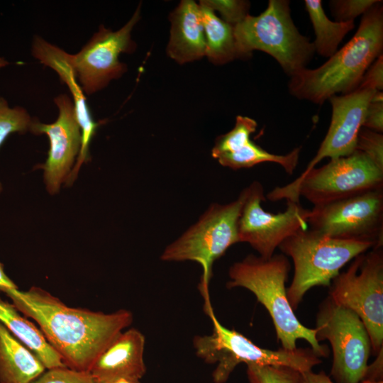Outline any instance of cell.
Masks as SVG:
<instances>
[{"mask_svg":"<svg viewBox=\"0 0 383 383\" xmlns=\"http://www.w3.org/2000/svg\"><path fill=\"white\" fill-rule=\"evenodd\" d=\"M14 307L31 318L69 368L90 371L92 365L133 321L131 311L111 313L72 308L48 292L32 287L5 293Z\"/></svg>","mask_w":383,"mask_h":383,"instance_id":"6da1fadb","label":"cell"},{"mask_svg":"<svg viewBox=\"0 0 383 383\" xmlns=\"http://www.w3.org/2000/svg\"><path fill=\"white\" fill-rule=\"evenodd\" d=\"M383 50V7L377 3L362 16L353 37L316 69L305 68L290 77L289 94L321 105L331 96L355 89Z\"/></svg>","mask_w":383,"mask_h":383,"instance_id":"7a4b0ae2","label":"cell"},{"mask_svg":"<svg viewBox=\"0 0 383 383\" xmlns=\"http://www.w3.org/2000/svg\"><path fill=\"white\" fill-rule=\"evenodd\" d=\"M289 270V262L283 254L267 259L251 254L231 266L226 287H243L254 294L272 318L282 348L295 350L296 341L303 339L319 357H327L328 348L318 341L316 330L304 326L290 306L285 287Z\"/></svg>","mask_w":383,"mask_h":383,"instance_id":"3957f363","label":"cell"},{"mask_svg":"<svg viewBox=\"0 0 383 383\" xmlns=\"http://www.w3.org/2000/svg\"><path fill=\"white\" fill-rule=\"evenodd\" d=\"M233 30L240 58L249 57L254 50L262 51L276 60L289 77L306 68L315 53L313 43L295 26L287 0H270L263 12L248 14Z\"/></svg>","mask_w":383,"mask_h":383,"instance_id":"277c9868","label":"cell"},{"mask_svg":"<svg viewBox=\"0 0 383 383\" xmlns=\"http://www.w3.org/2000/svg\"><path fill=\"white\" fill-rule=\"evenodd\" d=\"M377 189H383V170L356 150L302 172L290 184L272 190L267 198L299 201L302 196L316 206Z\"/></svg>","mask_w":383,"mask_h":383,"instance_id":"5b68a950","label":"cell"},{"mask_svg":"<svg viewBox=\"0 0 383 383\" xmlns=\"http://www.w3.org/2000/svg\"><path fill=\"white\" fill-rule=\"evenodd\" d=\"M294 263V276L287 289L296 310L305 294L316 286L330 287L341 268L359 255L374 248L370 243L330 238L312 230H300L279 246Z\"/></svg>","mask_w":383,"mask_h":383,"instance_id":"8992f818","label":"cell"},{"mask_svg":"<svg viewBox=\"0 0 383 383\" xmlns=\"http://www.w3.org/2000/svg\"><path fill=\"white\" fill-rule=\"evenodd\" d=\"M210 317L211 335L196 336L194 348L198 357L209 364H216L212 377L215 383H225L240 363L284 366L299 372L312 370L321 363L311 348L272 350L259 347L240 333L226 328L216 318L211 304L204 305Z\"/></svg>","mask_w":383,"mask_h":383,"instance_id":"52a82bcc","label":"cell"},{"mask_svg":"<svg viewBox=\"0 0 383 383\" xmlns=\"http://www.w3.org/2000/svg\"><path fill=\"white\" fill-rule=\"evenodd\" d=\"M245 199L244 189L230 203H213L198 221L177 239L169 244L161 255L167 262L194 261L202 268L199 290L209 296L212 267L227 250L239 243L238 224Z\"/></svg>","mask_w":383,"mask_h":383,"instance_id":"ba28073f","label":"cell"},{"mask_svg":"<svg viewBox=\"0 0 383 383\" xmlns=\"http://www.w3.org/2000/svg\"><path fill=\"white\" fill-rule=\"evenodd\" d=\"M353 311L365 324L375 355L383 348V253L372 249L355 257L331 285L328 296Z\"/></svg>","mask_w":383,"mask_h":383,"instance_id":"9c48e42d","label":"cell"},{"mask_svg":"<svg viewBox=\"0 0 383 383\" xmlns=\"http://www.w3.org/2000/svg\"><path fill=\"white\" fill-rule=\"evenodd\" d=\"M315 329L318 342L328 340L331 344V375L336 383H360L372 352L370 338L360 318L328 296L318 308Z\"/></svg>","mask_w":383,"mask_h":383,"instance_id":"30bf717a","label":"cell"},{"mask_svg":"<svg viewBox=\"0 0 383 383\" xmlns=\"http://www.w3.org/2000/svg\"><path fill=\"white\" fill-rule=\"evenodd\" d=\"M311 230L341 240L383 244V189L366 192L327 204L313 206Z\"/></svg>","mask_w":383,"mask_h":383,"instance_id":"8fae6325","label":"cell"},{"mask_svg":"<svg viewBox=\"0 0 383 383\" xmlns=\"http://www.w3.org/2000/svg\"><path fill=\"white\" fill-rule=\"evenodd\" d=\"M245 199L238 219L239 243H248L260 257L270 258L276 248L300 230L308 229L311 210L299 203L287 200L284 211H265L262 202L266 200L262 185L254 181L244 189Z\"/></svg>","mask_w":383,"mask_h":383,"instance_id":"7c38bea8","label":"cell"},{"mask_svg":"<svg viewBox=\"0 0 383 383\" xmlns=\"http://www.w3.org/2000/svg\"><path fill=\"white\" fill-rule=\"evenodd\" d=\"M140 11L137 8L131 19L116 31L101 25L82 49L71 55L72 65L85 95L104 89L126 72L127 67L119 61V55L135 49L131 32L140 20Z\"/></svg>","mask_w":383,"mask_h":383,"instance_id":"4fadbf2b","label":"cell"},{"mask_svg":"<svg viewBox=\"0 0 383 383\" xmlns=\"http://www.w3.org/2000/svg\"><path fill=\"white\" fill-rule=\"evenodd\" d=\"M54 102L58 109L57 120L48 124L33 118L30 128L31 133L45 134L49 138L48 157L42 169L47 190L51 194L59 192L62 183L70 173L82 145L81 129L73 101L62 94L56 96Z\"/></svg>","mask_w":383,"mask_h":383,"instance_id":"5bb4252c","label":"cell"},{"mask_svg":"<svg viewBox=\"0 0 383 383\" xmlns=\"http://www.w3.org/2000/svg\"><path fill=\"white\" fill-rule=\"evenodd\" d=\"M377 91L370 84L361 82L351 92L334 95L328 99L332 106L328 130L316 155L303 172L315 167L324 158L345 157L355 151L367 107Z\"/></svg>","mask_w":383,"mask_h":383,"instance_id":"9a60e30c","label":"cell"},{"mask_svg":"<svg viewBox=\"0 0 383 383\" xmlns=\"http://www.w3.org/2000/svg\"><path fill=\"white\" fill-rule=\"evenodd\" d=\"M257 122L248 117L237 116L234 127L226 133L218 136L211 149V155L226 167L237 170L250 168L264 162H274L289 174L295 170L301 152V147L286 155L271 153L251 140L256 131Z\"/></svg>","mask_w":383,"mask_h":383,"instance_id":"2e32d148","label":"cell"},{"mask_svg":"<svg viewBox=\"0 0 383 383\" xmlns=\"http://www.w3.org/2000/svg\"><path fill=\"white\" fill-rule=\"evenodd\" d=\"M31 52L35 58L56 72L61 81L67 86L72 97L77 119L81 129L82 145L77 162L65 181L67 185H70L77 178L82 164L89 160V145L100 123L92 118L85 94L72 65L71 54L38 35L33 38Z\"/></svg>","mask_w":383,"mask_h":383,"instance_id":"e0dca14e","label":"cell"},{"mask_svg":"<svg viewBox=\"0 0 383 383\" xmlns=\"http://www.w3.org/2000/svg\"><path fill=\"white\" fill-rule=\"evenodd\" d=\"M143 333L131 328L121 332L97 358L90 372L99 383L117 378L140 379L145 374Z\"/></svg>","mask_w":383,"mask_h":383,"instance_id":"ac0fdd59","label":"cell"},{"mask_svg":"<svg viewBox=\"0 0 383 383\" xmlns=\"http://www.w3.org/2000/svg\"><path fill=\"white\" fill-rule=\"evenodd\" d=\"M170 21L168 56L179 64L204 57L206 40L199 4L192 0H182L170 13Z\"/></svg>","mask_w":383,"mask_h":383,"instance_id":"d6986e66","label":"cell"},{"mask_svg":"<svg viewBox=\"0 0 383 383\" xmlns=\"http://www.w3.org/2000/svg\"><path fill=\"white\" fill-rule=\"evenodd\" d=\"M46 368L0 323V383H30Z\"/></svg>","mask_w":383,"mask_h":383,"instance_id":"ffe728a7","label":"cell"},{"mask_svg":"<svg viewBox=\"0 0 383 383\" xmlns=\"http://www.w3.org/2000/svg\"><path fill=\"white\" fill-rule=\"evenodd\" d=\"M0 323L32 351L46 369L66 366L40 328L20 315L12 304L0 298Z\"/></svg>","mask_w":383,"mask_h":383,"instance_id":"44dd1931","label":"cell"},{"mask_svg":"<svg viewBox=\"0 0 383 383\" xmlns=\"http://www.w3.org/2000/svg\"><path fill=\"white\" fill-rule=\"evenodd\" d=\"M206 40V55L215 65H223L240 58L233 26L219 18L212 9L199 4Z\"/></svg>","mask_w":383,"mask_h":383,"instance_id":"7402d4cb","label":"cell"},{"mask_svg":"<svg viewBox=\"0 0 383 383\" xmlns=\"http://www.w3.org/2000/svg\"><path fill=\"white\" fill-rule=\"evenodd\" d=\"M304 5L316 35L313 43L315 52L330 57L338 50L345 36L355 28L354 21H332L327 17L320 0H305Z\"/></svg>","mask_w":383,"mask_h":383,"instance_id":"603a6c76","label":"cell"},{"mask_svg":"<svg viewBox=\"0 0 383 383\" xmlns=\"http://www.w3.org/2000/svg\"><path fill=\"white\" fill-rule=\"evenodd\" d=\"M33 118L23 107L10 108L4 98H0V147L7 137L13 133L30 131ZM2 187L0 183V192Z\"/></svg>","mask_w":383,"mask_h":383,"instance_id":"cb8c5ba5","label":"cell"},{"mask_svg":"<svg viewBox=\"0 0 383 383\" xmlns=\"http://www.w3.org/2000/svg\"><path fill=\"white\" fill-rule=\"evenodd\" d=\"M250 383H300V372L284 366L248 364Z\"/></svg>","mask_w":383,"mask_h":383,"instance_id":"d4e9b609","label":"cell"},{"mask_svg":"<svg viewBox=\"0 0 383 383\" xmlns=\"http://www.w3.org/2000/svg\"><path fill=\"white\" fill-rule=\"evenodd\" d=\"M30 383H99L89 371L65 367L48 369Z\"/></svg>","mask_w":383,"mask_h":383,"instance_id":"484cf974","label":"cell"},{"mask_svg":"<svg viewBox=\"0 0 383 383\" xmlns=\"http://www.w3.org/2000/svg\"><path fill=\"white\" fill-rule=\"evenodd\" d=\"M200 1L213 11H218L221 16V19L233 26L248 15L250 3L247 1L204 0Z\"/></svg>","mask_w":383,"mask_h":383,"instance_id":"4316f807","label":"cell"},{"mask_svg":"<svg viewBox=\"0 0 383 383\" xmlns=\"http://www.w3.org/2000/svg\"><path fill=\"white\" fill-rule=\"evenodd\" d=\"M356 150L363 152L383 170L382 133L362 128L357 136Z\"/></svg>","mask_w":383,"mask_h":383,"instance_id":"83f0119b","label":"cell"},{"mask_svg":"<svg viewBox=\"0 0 383 383\" xmlns=\"http://www.w3.org/2000/svg\"><path fill=\"white\" fill-rule=\"evenodd\" d=\"M378 0H333L330 6L336 21H351L369 11Z\"/></svg>","mask_w":383,"mask_h":383,"instance_id":"f1b7e54d","label":"cell"},{"mask_svg":"<svg viewBox=\"0 0 383 383\" xmlns=\"http://www.w3.org/2000/svg\"><path fill=\"white\" fill-rule=\"evenodd\" d=\"M382 133L383 93L377 91L367 107L362 128Z\"/></svg>","mask_w":383,"mask_h":383,"instance_id":"f546056e","label":"cell"},{"mask_svg":"<svg viewBox=\"0 0 383 383\" xmlns=\"http://www.w3.org/2000/svg\"><path fill=\"white\" fill-rule=\"evenodd\" d=\"M362 82L372 86L376 90L383 89V55L378 57L370 66L363 76Z\"/></svg>","mask_w":383,"mask_h":383,"instance_id":"4dcf8cb0","label":"cell"},{"mask_svg":"<svg viewBox=\"0 0 383 383\" xmlns=\"http://www.w3.org/2000/svg\"><path fill=\"white\" fill-rule=\"evenodd\" d=\"M363 379L383 380V348L376 355L374 361L367 365Z\"/></svg>","mask_w":383,"mask_h":383,"instance_id":"1f68e13d","label":"cell"},{"mask_svg":"<svg viewBox=\"0 0 383 383\" xmlns=\"http://www.w3.org/2000/svg\"><path fill=\"white\" fill-rule=\"evenodd\" d=\"M300 383H335L324 372H313L312 370L300 372Z\"/></svg>","mask_w":383,"mask_h":383,"instance_id":"d6a6232c","label":"cell"},{"mask_svg":"<svg viewBox=\"0 0 383 383\" xmlns=\"http://www.w3.org/2000/svg\"><path fill=\"white\" fill-rule=\"evenodd\" d=\"M18 288L15 283L10 279L4 270V266L0 262V292L6 293L10 289Z\"/></svg>","mask_w":383,"mask_h":383,"instance_id":"836d02e7","label":"cell"},{"mask_svg":"<svg viewBox=\"0 0 383 383\" xmlns=\"http://www.w3.org/2000/svg\"><path fill=\"white\" fill-rule=\"evenodd\" d=\"M103 383H141L140 379H133V378H117L110 381H107Z\"/></svg>","mask_w":383,"mask_h":383,"instance_id":"e575fe53","label":"cell"},{"mask_svg":"<svg viewBox=\"0 0 383 383\" xmlns=\"http://www.w3.org/2000/svg\"><path fill=\"white\" fill-rule=\"evenodd\" d=\"M360 383H383V380L362 379Z\"/></svg>","mask_w":383,"mask_h":383,"instance_id":"d590c367","label":"cell"},{"mask_svg":"<svg viewBox=\"0 0 383 383\" xmlns=\"http://www.w3.org/2000/svg\"><path fill=\"white\" fill-rule=\"evenodd\" d=\"M9 65V62L3 57H0V69Z\"/></svg>","mask_w":383,"mask_h":383,"instance_id":"8d00e7d4","label":"cell"}]
</instances>
